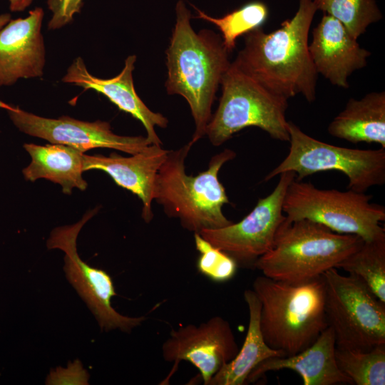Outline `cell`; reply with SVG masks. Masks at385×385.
Instances as JSON below:
<instances>
[{"instance_id":"cell-1","label":"cell","mask_w":385,"mask_h":385,"mask_svg":"<svg viewBox=\"0 0 385 385\" xmlns=\"http://www.w3.org/2000/svg\"><path fill=\"white\" fill-rule=\"evenodd\" d=\"M312 0H299L294 16L266 33L262 27L245 35V44L233 63L272 93L289 99L301 94L316 98L317 71L308 36L317 11Z\"/></svg>"},{"instance_id":"cell-2","label":"cell","mask_w":385,"mask_h":385,"mask_svg":"<svg viewBox=\"0 0 385 385\" xmlns=\"http://www.w3.org/2000/svg\"><path fill=\"white\" fill-rule=\"evenodd\" d=\"M176 22L166 51L169 95L178 94L188 103L195 130L191 144L206 135L212 116L215 93L229 68V52L222 38L214 31L196 33L190 25V11L180 0L176 5Z\"/></svg>"},{"instance_id":"cell-3","label":"cell","mask_w":385,"mask_h":385,"mask_svg":"<svg viewBox=\"0 0 385 385\" xmlns=\"http://www.w3.org/2000/svg\"><path fill=\"white\" fill-rule=\"evenodd\" d=\"M252 290L260 302V327L272 349L285 356L303 351L328 327L322 275L291 283L259 276Z\"/></svg>"},{"instance_id":"cell-4","label":"cell","mask_w":385,"mask_h":385,"mask_svg":"<svg viewBox=\"0 0 385 385\" xmlns=\"http://www.w3.org/2000/svg\"><path fill=\"white\" fill-rule=\"evenodd\" d=\"M192 146L189 142L168 150L156 175L153 200L168 217L178 219L183 228L194 233L226 227L233 222L222 212V207L230 202L218 173L236 153L226 148L211 158L206 170L189 175L185 161Z\"/></svg>"},{"instance_id":"cell-5","label":"cell","mask_w":385,"mask_h":385,"mask_svg":"<svg viewBox=\"0 0 385 385\" xmlns=\"http://www.w3.org/2000/svg\"><path fill=\"white\" fill-rule=\"evenodd\" d=\"M363 242L356 235L337 233L309 220H285L272 248L253 266L272 279L300 283L337 268Z\"/></svg>"},{"instance_id":"cell-6","label":"cell","mask_w":385,"mask_h":385,"mask_svg":"<svg viewBox=\"0 0 385 385\" xmlns=\"http://www.w3.org/2000/svg\"><path fill=\"white\" fill-rule=\"evenodd\" d=\"M222 96L206 128L210 143L219 146L234 134L257 127L273 139L288 141V99L267 89L233 62L224 73Z\"/></svg>"},{"instance_id":"cell-7","label":"cell","mask_w":385,"mask_h":385,"mask_svg":"<svg viewBox=\"0 0 385 385\" xmlns=\"http://www.w3.org/2000/svg\"><path fill=\"white\" fill-rule=\"evenodd\" d=\"M371 197L349 189L322 190L294 178L287 188L282 210L288 222L309 220L335 232L371 241L385 237L381 226L385 220V208L371 202Z\"/></svg>"},{"instance_id":"cell-8","label":"cell","mask_w":385,"mask_h":385,"mask_svg":"<svg viewBox=\"0 0 385 385\" xmlns=\"http://www.w3.org/2000/svg\"><path fill=\"white\" fill-rule=\"evenodd\" d=\"M288 131L289 153L265 181L288 171L302 180L318 172L336 170L347 177L348 188L356 192H365L384 184L385 148L363 150L331 145L311 137L292 121H288Z\"/></svg>"},{"instance_id":"cell-9","label":"cell","mask_w":385,"mask_h":385,"mask_svg":"<svg viewBox=\"0 0 385 385\" xmlns=\"http://www.w3.org/2000/svg\"><path fill=\"white\" fill-rule=\"evenodd\" d=\"M325 312L336 346L368 351L385 344V304L356 277L331 268L322 274Z\"/></svg>"},{"instance_id":"cell-10","label":"cell","mask_w":385,"mask_h":385,"mask_svg":"<svg viewBox=\"0 0 385 385\" xmlns=\"http://www.w3.org/2000/svg\"><path fill=\"white\" fill-rule=\"evenodd\" d=\"M97 212V209L88 211L78 222L54 228L47 240V247L64 252L63 270L66 278L86 303L101 331L118 329L129 333L141 325L146 318L144 316L131 317L118 313L111 305V299L116 293L111 276L106 271L83 261L77 252L79 232Z\"/></svg>"},{"instance_id":"cell-11","label":"cell","mask_w":385,"mask_h":385,"mask_svg":"<svg viewBox=\"0 0 385 385\" xmlns=\"http://www.w3.org/2000/svg\"><path fill=\"white\" fill-rule=\"evenodd\" d=\"M295 178L292 171L282 173L273 191L260 198L242 220L217 229H205L199 234L236 262L250 264L269 252L286 220L282 210L287 188Z\"/></svg>"},{"instance_id":"cell-12","label":"cell","mask_w":385,"mask_h":385,"mask_svg":"<svg viewBox=\"0 0 385 385\" xmlns=\"http://www.w3.org/2000/svg\"><path fill=\"white\" fill-rule=\"evenodd\" d=\"M0 108L6 111L20 131L51 143L73 147L83 153L105 148L133 155L151 145L146 137L114 133L105 121H83L67 115L57 118L41 117L1 100Z\"/></svg>"},{"instance_id":"cell-13","label":"cell","mask_w":385,"mask_h":385,"mask_svg":"<svg viewBox=\"0 0 385 385\" xmlns=\"http://www.w3.org/2000/svg\"><path fill=\"white\" fill-rule=\"evenodd\" d=\"M232 329L226 319L215 316L199 325L187 324L173 330L163 343L165 361H187L200 371L205 385L239 351Z\"/></svg>"},{"instance_id":"cell-14","label":"cell","mask_w":385,"mask_h":385,"mask_svg":"<svg viewBox=\"0 0 385 385\" xmlns=\"http://www.w3.org/2000/svg\"><path fill=\"white\" fill-rule=\"evenodd\" d=\"M43 10L36 7L29 11L27 17L11 19L0 29V87L43 75Z\"/></svg>"},{"instance_id":"cell-15","label":"cell","mask_w":385,"mask_h":385,"mask_svg":"<svg viewBox=\"0 0 385 385\" xmlns=\"http://www.w3.org/2000/svg\"><path fill=\"white\" fill-rule=\"evenodd\" d=\"M135 61V55L128 56L118 75L103 79L92 75L83 58L77 57L68 68L62 81L103 94L120 110L142 123L146 130V138L151 145H161L162 141L155 128L156 126L166 128L168 120L161 113L150 110L138 96L133 79Z\"/></svg>"},{"instance_id":"cell-16","label":"cell","mask_w":385,"mask_h":385,"mask_svg":"<svg viewBox=\"0 0 385 385\" xmlns=\"http://www.w3.org/2000/svg\"><path fill=\"white\" fill-rule=\"evenodd\" d=\"M309 51L317 73L344 88L349 87V77L365 67L371 55L339 20L327 14L312 31Z\"/></svg>"},{"instance_id":"cell-17","label":"cell","mask_w":385,"mask_h":385,"mask_svg":"<svg viewBox=\"0 0 385 385\" xmlns=\"http://www.w3.org/2000/svg\"><path fill=\"white\" fill-rule=\"evenodd\" d=\"M168 150L161 145H150L145 150L123 157L117 153L109 156L83 154V170H98L106 173L113 181L142 201V217L150 222L153 217L152 202L155 180Z\"/></svg>"},{"instance_id":"cell-18","label":"cell","mask_w":385,"mask_h":385,"mask_svg":"<svg viewBox=\"0 0 385 385\" xmlns=\"http://www.w3.org/2000/svg\"><path fill=\"white\" fill-rule=\"evenodd\" d=\"M336 340L329 326L309 346L288 356H273L259 364L250 374L247 383L261 379L268 371L288 369L299 374L304 385L354 384L338 367L335 359Z\"/></svg>"},{"instance_id":"cell-19","label":"cell","mask_w":385,"mask_h":385,"mask_svg":"<svg viewBox=\"0 0 385 385\" xmlns=\"http://www.w3.org/2000/svg\"><path fill=\"white\" fill-rule=\"evenodd\" d=\"M24 148L31 158L30 164L22 170L26 180H48L59 184L63 192L68 195L71 194L73 188L86 189L88 183L83 178L84 153L80 150L55 143H25Z\"/></svg>"},{"instance_id":"cell-20","label":"cell","mask_w":385,"mask_h":385,"mask_svg":"<svg viewBox=\"0 0 385 385\" xmlns=\"http://www.w3.org/2000/svg\"><path fill=\"white\" fill-rule=\"evenodd\" d=\"M329 133L352 143H378L385 148V92L351 98L329 123Z\"/></svg>"},{"instance_id":"cell-21","label":"cell","mask_w":385,"mask_h":385,"mask_svg":"<svg viewBox=\"0 0 385 385\" xmlns=\"http://www.w3.org/2000/svg\"><path fill=\"white\" fill-rule=\"evenodd\" d=\"M249 310L247 334L235 358L225 364L208 385H244L252 371L262 361L273 356H285L279 350L270 348L265 342L260 327V302L252 289L244 292Z\"/></svg>"},{"instance_id":"cell-22","label":"cell","mask_w":385,"mask_h":385,"mask_svg":"<svg viewBox=\"0 0 385 385\" xmlns=\"http://www.w3.org/2000/svg\"><path fill=\"white\" fill-rule=\"evenodd\" d=\"M360 279L385 304V237L362 245L337 266Z\"/></svg>"},{"instance_id":"cell-23","label":"cell","mask_w":385,"mask_h":385,"mask_svg":"<svg viewBox=\"0 0 385 385\" xmlns=\"http://www.w3.org/2000/svg\"><path fill=\"white\" fill-rule=\"evenodd\" d=\"M339 369L356 385L385 384V344L368 351L336 346Z\"/></svg>"},{"instance_id":"cell-24","label":"cell","mask_w":385,"mask_h":385,"mask_svg":"<svg viewBox=\"0 0 385 385\" xmlns=\"http://www.w3.org/2000/svg\"><path fill=\"white\" fill-rule=\"evenodd\" d=\"M197 11V19L215 24L222 34V43L229 53L235 49L238 37L262 27L269 16L267 5L260 1L248 2L220 18L210 16L192 5Z\"/></svg>"},{"instance_id":"cell-25","label":"cell","mask_w":385,"mask_h":385,"mask_svg":"<svg viewBox=\"0 0 385 385\" xmlns=\"http://www.w3.org/2000/svg\"><path fill=\"white\" fill-rule=\"evenodd\" d=\"M319 9L339 20L357 39L367 27L382 18L374 0H312Z\"/></svg>"},{"instance_id":"cell-26","label":"cell","mask_w":385,"mask_h":385,"mask_svg":"<svg viewBox=\"0 0 385 385\" xmlns=\"http://www.w3.org/2000/svg\"><path fill=\"white\" fill-rule=\"evenodd\" d=\"M196 250L200 256L197 268L208 279L222 282L232 279L237 270V262L225 252L215 247L199 233H194Z\"/></svg>"},{"instance_id":"cell-27","label":"cell","mask_w":385,"mask_h":385,"mask_svg":"<svg viewBox=\"0 0 385 385\" xmlns=\"http://www.w3.org/2000/svg\"><path fill=\"white\" fill-rule=\"evenodd\" d=\"M89 374L83 369L81 362L76 359L69 362L67 368L57 367L51 370L46 380L48 385H87L88 384Z\"/></svg>"},{"instance_id":"cell-28","label":"cell","mask_w":385,"mask_h":385,"mask_svg":"<svg viewBox=\"0 0 385 385\" xmlns=\"http://www.w3.org/2000/svg\"><path fill=\"white\" fill-rule=\"evenodd\" d=\"M83 0H47L52 17L48 24L49 30L58 29L69 24L79 13Z\"/></svg>"},{"instance_id":"cell-29","label":"cell","mask_w":385,"mask_h":385,"mask_svg":"<svg viewBox=\"0 0 385 385\" xmlns=\"http://www.w3.org/2000/svg\"><path fill=\"white\" fill-rule=\"evenodd\" d=\"M11 11H22L29 7L33 0H9Z\"/></svg>"},{"instance_id":"cell-30","label":"cell","mask_w":385,"mask_h":385,"mask_svg":"<svg viewBox=\"0 0 385 385\" xmlns=\"http://www.w3.org/2000/svg\"><path fill=\"white\" fill-rule=\"evenodd\" d=\"M11 20L9 14H0V29L3 28Z\"/></svg>"}]
</instances>
